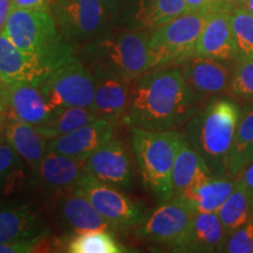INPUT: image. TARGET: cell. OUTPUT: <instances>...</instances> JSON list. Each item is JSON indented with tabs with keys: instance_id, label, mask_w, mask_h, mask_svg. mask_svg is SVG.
<instances>
[{
	"instance_id": "17",
	"label": "cell",
	"mask_w": 253,
	"mask_h": 253,
	"mask_svg": "<svg viewBox=\"0 0 253 253\" xmlns=\"http://www.w3.org/2000/svg\"><path fill=\"white\" fill-rule=\"evenodd\" d=\"M48 235L46 221L32 204H0V243L40 240Z\"/></svg>"
},
{
	"instance_id": "1",
	"label": "cell",
	"mask_w": 253,
	"mask_h": 253,
	"mask_svg": "<svg viewBox=\"0 0 253 253\" xmlns=\"http://www.w3.org/2000/svg\"><path fill=\"white\" fill-rule=\"evenodd\" d=\"M202 99L186 84L179 67L155 68L132 81L122 120L131 128L170 130L189 122Z\"/></svg>"
},
{
	"instance_id": "28",
	"label": "cell",
	"mask_w": 253,
	"mask_h": 253,
	"mask_svg": "<svg viewBox=\"0 0 253 253\" xmlns=\"http://www.w3.org/2000/svg\"><path fill=\"white\" fill-rule=\"evenodd\" d=\"M99 119L96 113L87 107H71L55 110L48 121L38 126L37 129L47 140L66 135L75 129Z\"/></svg>"
},
{
	"instance_id": "38",
	"label": "cell",
	"mask_w": 253,
	"mask_h": 253,
	"mask_svg": "<svg viewBox=\"0 0 253 253\" xmlns=\"http://www.w3.org/2000/svg\"><path fill=\"white\" fill-rule=\"evenodd\" d=\"M11 11L12 0H0V33L4 31Z\"/></svg>"
},
{
	"instance_id": "34",
	"label": "cell",
	"mask_w": 253,
	"mask_h": 253,
	"mask_svg": "<svg viewBox=\"0 0 253 253\" xmlns=\"http://www.w3.org/2000/svg\"><path fill=\"white\" fill-rule=\"evenodd\" d=\"M42 240V239H40ZM40 240H20V242L0 243V253H28L37 251Z\"/></svg>"
},
{
	"instance_id": "32",
	"label": "cell",
	"mask_w": 253,
	"mask_h": 253,
	"mask_svg": "<svg viewBox=\"0 0 253 253\" xmlns=\"http://www.w3.org/2000/svg\"><path fill=\"white\" fill-rule=\"evenodd\" d=\"M229 84V90L233 96L253 101V59L237 60Z\"/></svg>"
},
{
	"instance_id": "26",
	"label": "cell",
	"mask_w": 253,
	"mask_h": 253,
	"mask_svg": "<svg viewBox=\"0 0 253 253\" xmlns=\"http://www.w3.org/2000/svg\"><path fill=\"white\" fill-rule=\"evenodd\" d=\"M253 161V103L240 114L227 161V177L237 176Z\"/></svg>"
},
{
	"instance_id": "33",
	"label": "cell",
	"mask_w": 253,
	"mask_h": 253,
	"mask_svg": "<svg viewBox=\"0 0 253 253\" xmlns=\"http://www.w3.org/2000/svg\"><path fill=\"white\" fill-rule=\"evenodd\" d=\"M220 252L253 253V217L226 237Z\"/></svg>"
},
{
	"instance_id": "36",
	"label": "cell",
	"mask_w": 253,
	"mask_h": 253,
	"mask_svg": "<svg viewBox=\"0 0 253 253\" xmlns=\"http://www.w3.org/2000/svg\"><path fill=\"white\" fill-rule=\"evenodd\" d=\"M126 1H128V0H101L104 8H106V11L108 12L110 19H112L113 25L114 21L116 20V18H118L120 13L122 12Z\"/></svg>"
},
{
	"instance_id": "10",
	"label": "cell",
	"mask_w": 253,
	"mask_h": 253,
	"mask_svg": "<svg viewBox=\"0 0 253 253\" xmlns=\"http://www.w3.org/2000/svg\"><path fill=\"white\" fill-rule=\"evenodd\" d=\"M195 210L179 197H172L143 218L135 236L145 242L176 248L188 232Z\"/></svg>"
},
{
	"instance_id": "6",
	"label": "cell",
	"mask_w": 253,
	"mask_h": 253,
	"mask_svg": "<svg viewBox=\"0 0 253 253\" xmlns=\"http://www.w3.org/2000/svg\"><path fill=\"white\" fill-rule=\"evenodd\" d=\"M217 1L203 9L186 12L150 32L153 69L179 65L194 56L198 38Z\"/></svg>"
},
{
	"instance_id": "27",
	"label": "cell",
	"mask_w": 253,
	"mask_h": 253,
	"mask_svg": "<svg viewBox=\"0 0 253 253\" xmlns=\"http://www.w3.org/2000/svg\"><path fill=\"white\" fill-rule=\"evenodd\" d=\"M235 182L233 191L217 212L226 232V237L253 217L252 194L238 177Z\"/></svg>"
},
{
	"instance_id": "43",
	"label": "cell",
	"mask_w": 253,
	"mask_h": 253,
	"mask_svg": "<svg viewBox=\"0 0 253 253\" xmlns=\"http://www.w3.org/2000/svg\"><path fill=\"white\" fill-rule=\"evenodd\" d=\"M211 1H217V0H211Z\"/></svg>"
},
{
	"instance_id": "4",
	"label": "cell",
	"mask_w": 253,
	"mask_h": 253,
	"mask_svg": "<svg viewBox=\"0 0 253 253\" xmlns=\"http://www.w3.org/2000/svg\"><path fill=\"white\" fill-rule=\"evenodd\" d=\"M2 33L23 52L60 67L81 60L79 50L62 39L49 9L12 8Z\"/></svg>"
},
{
	"instance_id": "41",
	"label": "cell",
	"mask_w": 253,
	"mask_h": 253,
	"mask_svg": "<svg viewBox=\"0 0 253 253\" xmlns=\"http://www.w3.org/2000/svg\"><path fill=\"white\" fill-rule=\"evenodd\" d=\"M7 122H8L7 113H0V137H2V136L5 135Z\"/></svg>"
},
{
	"instance_id": "19",
	"label": "cell",
	"mask_w": 253,
	"mask_h": 253,
	"mask_svg": "<svg viewBox=\"0 0 253 253\" xmlns=\"http://www.w3.org/2000/svg\"><path fill=\"white\" fill-rule=\"evenodd\" d=\"M179 68L189 87L201 97L226 89L232 75L227 61L204 56H191L179 63Z\"/></svg>"
},
{
	"instance_id": "25",
	"label": "cell",
	"mask_w": 253,
	"mask_h": 253,
	"mask_svg": "<svg viewBox=\"0 0 253 253\" xmlns=\"http://www.w3.org/2000/svg\"><path fill=\"white\" fill-rule=\"evenodd\" d=\"M235 183L231 177L211 176L190 186L179 198L186 202L196 212L217 213L233 191Z\"/></svg>"
},
{
	"instance_id": "12",
	"label": "cell",
	"mask_w": 253,
	"mask_h": 253,
	"mask_svg": "<svg viewBox=\"0 0 253 253\" xmlns=\"http://www.w3.org/2000/svg\"><path fill=\"white\" fill-rule=\"evenodd\" d=\"M231 9L229 2L218 0L198 38L194 55L224 61L237 60L238 49L231 27Z\"/></svg>"
},
{
	"instance_id": "30",
	"label": "cell",
	"mask_w": 253,
	"mask_h": 253,
	"mask_svg": "<svg viewBox=\"0 0 253 253\" xmlns=\"http://www.w3.org/2000/svg\"><path fill=\"white\" fill-rule=\"evenodd\" d=\"M231 27L238 49L237 60L253 59V14L240 6L232 8Z\"/></svg>"
},
{
	"instance_id": "21",
	"label": "cell",
	"mask_w": 253,
	"mask_h": 253,
	"mask_svg": "<svg viewBox=\"0 0 253 253\" xmlns=\"http://www.w3.org/2000/svg\"><path fill=\"white\" fill-rule=\"evenodd\" d=\"M226 232L217 213H194L188 232L172 251L175 252H220Z\"/></svg>"
},
{
	"instance_id": "5",
	"label": "cell",
	"mask_w": 253,
	"mask_h": 253,
	"mask_svg": "<svg viewBox=\"0 0 253 253\" xmlns=\"http://www.w3.org/2000/svg\"><path fill=\"white\" fill-rule=\"evenodd\" d=\"M181 132L131 128L134 153L145 188L155 197L167 202L173 197L172 168L175 163Z\"/></svg>"
},
{
	"instance_id": "23",
	"label": "cell",
	"mask_w": 253,
	"mask_h": 253,
	"mask_svg": "<svg viewBox=\"0 0 253 253\" xmlns=\"http://www.w3.org/2000/svg\"><path fill=\"white\" fill-rule=\"evenodd\" d=\"M5 137L33 171L46 156L48 140L38 131L36 126L8 118Z\"/></svg>"
},
{
	"instance_id": "11",
	"label": "cell",
	"mask_w": 253,
	"mask_h": 253,
	"mask_svg": "<svg viewBox=\"0 0 253 253\" xmlns=\"http://www.w3.org/2000/svg\"><path fill=\"white\" fill-rule=\"evenodd\" d=\"M60 66L45 58L20 50L11 40L0 33V80L6 84L26 82L40 86Z\"/></svg>"
},
{
	"instance_id": "29",
	"label": "cell",
	"mask_w": 253,
	"mask_h": 253,
	"mask_svg": "<svg viewBox=\"0 0 253 253\" xmlns=\"http://www.w3.org/2000/svg\"><path fill=\"white\" fill-rule=\"evenodd\" d=\"M110 231H90L69 237L65 252L69 253H121L126 250Z\"/></svg>"
},
{
	"instance_id": "20",
	"label": "cell",
	"mask_w": 253,
	"mask_h": 253,
	"mask_svg": "<svg viewBox=\"0 0 253 253\" xmlns=\"http://www.w3.org/2000/svg\"><path fill=\"white\" fill-rule=\"evenodd\" d=\"M8 101L9 119L20 120L36 126L48 121L54 113L37 84L26 82L8 84Z\"/></svg>"
},
{
	"instance_id": "15",
	"label": "cell",
	"mask_w": 253,
	"mask_h": 253,
	"mask_svg": "<svg viewBox=\"0 0 253 253\" xmlns=\"http://www.w3.org/2000/svg\"><path fill=\"white\" fill-rule=\"evenodd\" d=\"M55 214L63 226L73 233L90 231H118L93 207L86 196L72 186L62 190L55 199Z\"/></svg>"
},
{
	"instance_id": "7",
	"label": "cell",
	"mask_w": 253,
	"mask_h": 253,
	"mask_svg": "<svg viewBox=\"0 0 253 253\" xmlns=\"http://www.w3.org/2000/svg\"><path fill=\"white\" fill-rule=\"evenodd\" d=\"M49 11L62 39L78 50L113 26L101 0H50Z\"/></svg>"
},
{
	"instance_id": "8",
	"label": "cell",
	"mask_w": 253,
	"mask_h": 253,
	"mask_svg": "<svg viewBox=\"0 0 253 253\" xmlns=\"http://www.w3.org/2000/svg\"><path fill=\"white\" fill-rule=\"evenodd\" d=\"M39 87L54 112L71 107L90 108L94 102L93 72L82 60L55 69Z\"/></svg>"
},
{
	"instance_id": "42",
	"label": "cell",
	"mask_w": 253,
	"mask_h": 253,
	"mask_svg": "<svg viewBox=\"0 0 253 253\" xmlns=\"http://www.w3.org/2000/svg\"><path fill=\"white\" fill-rule=\"evenodd\" d=\"M239 6L253 14V0H243L239 2Z\"/></svg>"
},
{
	"instance_id": "40",
	"label": "cell",
	"mask_w": 253,
	"mask_h": 253,
	"mask_svg": "<svg viewBox=\"0 0 253 253\" xmlns=\"http://www.w3.org/2000/svg\"><path fill=\"white\" fill-rule=\"evenodd\" d=\"M185 2L189 11H198V9H203L210 6L213 1L211 0H185Z\"/></svg>"
},
{
	"instance_id": "16",
	"label": "cell",
	"mask_w": 253,
	"mask_h": 253,
	"mask_svg": "<svg viewBox=\"0 0 253 253\" xmlns=\"http://www.w3.org/2000/svg\"><path fill=\"white\" fill-rule=\"evenodd\" d=\"M86 171L99 181L118 189L131 184V163L126 145L110 138L86 158Z\"/></svg>"
},
{
	"instance_id": "14",
	"label": "cell",
	"mask_w": 253,
	"mask_h": 253,
	"mask_svg": "<svg viewBox=\"0 0 253 253\" xmlns=\"http://www.w3.org/2000/svg\"><path fill=\"white\" fill-rule=\"evenodd\" d=\"M186 12L189 8L185 0H128L114 25L151 32Z\"/></svg>"
},
{
	"instance_id": "24",
	"label": "cell",
	"mask_w": 253,
	"mask_h": 253,
	"mask_svg": "<svg viewBox=\"0 0 253 253\" xmlns=\"http://www.w3.org/2000/svg\"><path fill=\"white\" fill-rule=\"evenodd\" d=\"M213 176L203 157L183 135L172 168L173 197H179L186 189Z\"/></svg>"
},
{
	"instance_id": "44",
	"label": "cell",
	"mask_w": 253,
	"mask_h": 253,
	"mask_svg": "<svg viewBox=\"0 0 253 253\" xmlns=\"http://www.w3.org/2000/svg\"><path fill=\"white\" fill-rule=\"evenodd\" d=\"M238 1H239V2H240V1H243V0H238Z\"/></svg>"
},
{
	"instance_id": "3",
	"label": "cell",
	"mask_w": 253,
	"mask_h": 253,
	"mask_svg": "<svg viewBox=\"0 0 253 253\" xmlns=\"http://www.w3.org/2000/svg\"><path fill=\"white\" fill-rule=\"evenodd\" d=\"M148 31L110 28L80 48L89 68L101 67L134 81L153 69Z\"/></svg>"
},
{
	"instance_id": "2",
	"label": "cell",
	"mask_w": 253,
	"mask_h": 253,
	"mask_svg": "<svg viewBox=\"0 0 253 253\" xmlns=\"http://www.w3.org/2000/svg\"><path fill=\"white\" fill-rule=\"evenodd\" d=\"M240 114L242 109L235 101L218 99L188 122L186 140L203 157L213 176H227V161Z\"/></svg>"
},
{
	"instance_id": "37",
	"label": "cell",
	"mask_w": 253,
	"mask_h": 253,
	"mask_svg": "<svg viewBox=\"0 0 253 253\" xmlns=\"http://www.w3.org/2000/svg\"><path fill=\"white\" fill-rule=\"evenodd\" d=\"M237 177L244 183V185L248 188L249 191L251 192L253 196V161L250 164H248V166L237 175Z\"/></svg>"
},
{
	"instance_id": "18",
	"label": "cell",
	"mask_w": 253,
	"mask_h": 253,
	"mask_svg": "<svg viewBox=\"0 0 253 253\" xmlns=\"http://www.w3.org/2000/svg\"><path fill=\"white\" fill-rule=\"evenodd\" d=\"M114 123L106 119H97L68 134L48 141L47 151L69 157L87 158L101 145L113 138Z\"/></svg>"
},
{
	"instance_id": "31",
	"label": "cell",
	"mask_w": 253,
	"mask_h": 253,
	"mask_svg": "<svg viewBox=\"0 0 253 253\" xmlns=\"http://www.w3.org/2000/svg\"><path fill=\"white\" fill-rule=\"evenodd\" d=\"M23 158L6 140L0 137V190L17 188L24 179Z\"/></svg>"
},
{
	"instance_id": "9",
	"label": "cell",
	"mask_w": 253,
	"mask_h": 253,
	"mask_svg": "<svg viewBox=\"0 0 253 253\" xmlns=\"http://www.w3.org/2000/svg\"><path fill=\"white\" fill-rule=\"evenodd\" d=\"M93 207L116 230L136 227L143 220L141 208L120 189L99 181L86 173L75 185Z\"/></svg>"
},
{
	"instance_id": "22",
	"label": "cell",
	"mask_w": 253,
	"mask_h": 253,
	"mask_svg": "<svg viewBox=\"0 0 253 253\" xmlns=\"http://www.w3.org/2000/svg\"><path fill=\"white\" fill-rule=\"evenodd\" d=\"M37 181L45 188L65 190L77 185L86 175V158L69 157L47 151L36 170Z\"/></svg>"
},
{
	"instance_id": "35",
	"label": "cell",
	"mask_w": 253,
	"mask_h": 253,
	"mask_svg": "<svg viewBox=\"0 0 253 253\" xmlns=\"http://www.w3.org/2000/svg\"><path fill=\"white\" fill-rule=\"evenodd\" d=\"M50 0H12V8L49 9Z\"/></svg>"
},
{
	"instance_id": "13",
	"label": "cell",
	"mask_w": 253,
	"mask_h": 253,
	"mask_svg": "<svg viewBox=\"0 0 253 253\" xmlns=\"http://www.w3.org/2000/svg\"><path fill=\"white\" fill-rule=\"evenodd\" d=\"M95 84L94 102L90 108L99 119L118 123L130 102L132 81L107 68H90Z\"/></svg>"
},
{
	"instance_id": "39",
	"label": "cell",
	"mask_w": 253,
	"mask_h": 253,
	"mask_svg": "<svg viewBox=\"0 0 253 253\" xmlns=\"http://www.w3.org/2000/svg\"><path fill=\"white\" fill-rule=\"evenodd\" d=\"M8 84L0 80V113H8Z\"/></svg>"
}]
</instances>
